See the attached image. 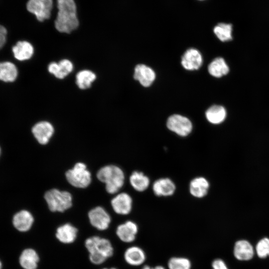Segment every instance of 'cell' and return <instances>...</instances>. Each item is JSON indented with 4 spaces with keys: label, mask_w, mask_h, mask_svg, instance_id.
Wrapping results in <instances>:
<instances>
[{
    "label": "cell",
    "mask_w": 269,
    "mask_h": 269,
    "mask_svg": "<svg viewBox=\"0 0 269 269\" xmlns=\"http://www.w3.org/2000/svg\"><path fill=\"white\" fill-rule=\"evenodd\" d=\"M84 246L88 252L90 262L95 265L105 263L114 254V248L111 241L106 238L93 236L86 239Z\"/></svg>",
    "instance_id": "cell-1"
},
{
    "label": "cell",
    "mask_w": 269,
    "mask_h": 269,
    "mask_svg": "<svg viewBox=\"0 0 269 269\" xmlns=\"http://www.w3.org/2000/svg\"><path fill=\"white\" fill-rule=\"evenodd\" d=\"M98 179L105 183L106 189L110 194L117 193L123 186L125 175L118 166L110 165L102 167L97 173Z\"/></svg>",
    "instance_id": "cell-2"
},
{
    "label": "cell",
    "mask_w": 269,
    "mask_h": 269,
    "mask_svg": "<svg viewBox=\"0 0 269 269\" xmlns=\"http://www.w3.org/2000/svg\"><path fill=\"white\" fill-rule=\"evenodd\" d=\"M44 198L52 212H63L72 205V196L67 191L52 189L45 193Z\"/></svg>",
    "instance_id": "cell-3"
},
{
    "label": "cell",
    "mask_w": 269,
    "mask_h": 269,
    "mask_svg": "<svg viewBox=\"0 0 269 269\" xmlns=\"http://www.w3.org/2000/svg\"><path fill=\"white\" fill-rule=\"evenodd\" d=\"M65 175L68 182L77 188H85L91 181V173L82 162L76 163L72 169L67 171Z\"/></svg>",
    "instance_id": "cell-4"
},
{
    "label": "cell",
    "mask_w": 269,
    "mask_h": 269,
    "mask_svg": "<svg viewBox=\"0 0 269 269\" xmlns=\"http://www.w3.org/2000/svg\"><path fill=\"white\" fill-rule=\"evenodd\" d=\"M56 29L59 32L69 33L79 25L77 11L58 10L54 22Z\"/></svg>",
    "instance_id": "cell-5"
},
{
    "label": "cell",
    "mask_w": 269,
    "mask_h": 269,
    "mask_svg": "<svg viewBox=\"0 0 269 269\" xmlns=\"http://www.w3.org/2000/svg\"><path fill=\"white\" fill-rule=\"evenodd\" d=\"M53 4L52 0H28L26 8L38 20L43 21L50 18Z\"/></svg>",
    "instance_id": "cell-6"
},
{
    "label": "cell",
    "mask_w": 269,
    "mask_h": 269,
    "mask_svg": "<svg viewBox=\"0 0 269 269\" xmlns=\"http://www.w3.org/2000/svg\"><path fill=\"white\" fill-rule=\"evenodd\" d=\"M166 126L170 131L180 136L188 135L192 130L191 121L187 118L177 114L168 118Z\"/></svg>",
    "instance_id": "cell-7"
},
{
    "label": "cell",
    "mask_w": 269,
    "mask_h": 269,
    "mask_svg": "<svg viewBox=\"0 0 269 269\" xmlns=\"http://www.w3.org/2000/svg\"><path fill=\"white\" fill-rule=\"evenodd\" d=\"M88 216L91 225L96 229L104 231L109 228L111 217L103 207L97 206L91 209Z\"/></svg>",
    "instance_id": "cell-8"
},
{
    "label": "cell",
    "mask_w": 269,
    "mask_h": 269,
    "mask_svg": "<svg viewBox=\"0 0 269 269\" xmlns=\"http://www.w3.org/2000/svg\"><path fill=\"white\" fill-rule=\"evenodd\" d=\"M78 229L70 223L59 226L55 234L56 239L61 243L69 245L73 243L77 238Z\"/></svg>",
    "instance_id": "cell-9"
},
{
    "label": "cell",
    "mask_w": 269,
    "mask_h": 269,
    "mask_svg": "<svg viewBox=\"0 0 269 269\" xmlns=\"http://www.w3.org/2000/svg\"><path fill=\"white\" fill-rule=\"evenodd\" d=\"M137 232V225L132 221H127L119 225L116 230L118 238L122 242L126 243L134 241Z\"/></svg>",
    "instance_id": "cell-10"
},
{
    "label": "cell",
    "mask_w": 269,
    "mask_h": 269,
    "mask_svg": "<svg viewBox=\"0 0 269 269\" xmlns=\"http://www.w3.org/2000/svg\"><path fill=\"white\" fill-rule=\"evenodd\" d=\"M32 132L40 144H46L54 133V128L48 122H40L33 127Z\"/></svg>",
    "instance_id": "cell-11"
},
{
    "label": "cell",
    "mask_w": 269,
    "mask_h": 269,
    "mask_svg": "<svg viewBox=\"0 0 269 269\" xmlns=\"http://www.w3.org/2000/svg\"><path fill=\"white\" fill-rule=\"evenodd\" d=\"M111 205L116 213L123 215H127L132 210V199L127 193H121L112 199Z\"/></svg>",
    "instance_id": "cell-12"
},
{
    "label": "cell",
    "mask_w": 269,
    "mask_h": 269,
    "mask_svg": "<svg viewBox=\"0 0 269 269\" xmlns=\"http://www.w3.org/2000/svg\"><path fill=\"white\" fill-rule=\"evenodd\" d=\"M202 58L200 53L196 49L190 48L186 51L181 58V64L186 69H198L201 66Z\"/></svg>",
    "instance_id": "cell-13"
},
{
    "label": "cell",
    "mask_w": 269,
    "mask_h": 269,
    "mask_svg": "<svg viewBox=\"0 0 269 269\" xmlns=\"http://www.w3.org/2000/svg\"><path fill=\"white\" fill-rule=\"evenodd\" d=\"M134 78L138 80L144 87H149L155 78L154 72L149 67L143 64L137 65L134 69Z\"/></svg>",
    "instance_id": "cell-14"
},
{
    "label": "cell",
    "mask_w": 269,
    "mask_h": 269,
    "mask_svg": "<svg viewBox=\"0 0 269 269\" xmlns=\"http://www.w3.org/2000/svg\"><path fill=\"white\" fill-rule=\"evenodd\" d=\"M176 187L174 182L168 178H160L153 184L152 190L158 196H169L173 195Z\"/></svg>",
    "instance_id": "cell-15"
},
{
    "label": "cell",
    "mask_w": 269,
    "mask_h": 269,
    "mask_svg": "<svg viewBox=\"0 0 269 269\" xmlns=\"http://www.w3.org/2000/svg\"><path fill=\"white\" fill-rule=\"evenodd\" d=\"M126 262L132 266L142 265L146 259L143 250L137 246H132L126 249L124 254Z\"/></svg>",
    "instance_id": "cell-16"
},
{
    "label": "cell",
    "mask_w": 269,
    "mask_h": 269,
    "mask_svg": "<svg viewBox=\"0 0 269 269\" xmlns=\"http://www.w3.org/2000/svg\"><path fill=\"white\" fill-rule=\"evenodd\" d=\"M34 222L32 214L26 210L17 213L13 217V224L19 231L26 232L30 230Z\"/></svg>",
    "instance_id": "cell-17"
},
{
    "label": "cell",
    "mask_w": 269,
    "mask_h": 269,
    "mask_svg": "<svg viewBox=\"0 0 269 269\" xmlns=\"http://www.w3.org/2000/svg\"><path fill=\"white\" fill-rule=\"evenodd\" d=\"M19 262L24 269H36L39 262V256L35 250L26 249L21 253Z\"/></svg>",
    "instance_id": "cell-18"
},
{
    "label": "cell",
    "mask_w": 269,
    "mask_h": 269,
    "mask_svg": "<svg viewBox=\"0 0 269 269\" xmlns=\"http://www.w3.org/2000/svg\"><path fill=\"white\" fill-rule=\"evenodd\" d=\"M73 69L72 62L67 59L62 60L59 63L51 62L48 67L49 72L59 79L65 78L72 72Z\"/></svg>",
    "instance_id": "cell-19"
},
{
    "label": "cell",
    "mask_w": 269,
    "mask_h": 269,
    "mask_svg": "<svg viewBox=\"0 0 269 269\" xmlns=\"http://www.w3.org/2000/svg\"><path fill=\"white\" fill-rule=\"evenodd\" d=\"M209 188L208 181L203 177H198L193 179L190 182V194L196 198H202L206 195Z\"/></svg>",
    "instance_id": "cell-20"
},
{
    "label": "cell",
    "mask_w": 269,
    "mask_h": 269,
    "mask_svg": "<svg viewBox=\"0 0 269 269\" xmlns=\"http://www.w3.org/2000/svg\"><path fill=\"white\" fill-rule=\"evenodd\" d=\"M234 253L237 259L247 261L253 258L254 250L249 242L245 240H240L236 243Z\"/></svg>",
    "instance_id": "cell-21"
},
{
    "label": "cell",
    "mask_w": 269,
    "mask_h": 269,
    "mask_svg": "<svg viewBox=\"0 0 269 269\" xmlns=\"http://www.w3.org/2000/svg\"><path fill=\"white\" fill-rule=\"evenodd\" d=\"M12 52L16 59L20 61L30 59L32 56L34 49L32 45L26 41L17 42L12 48Z\"/></svg>",
    "instance_id": "cell-22"
},
{
    "label": "cell",
    "mask_w": 269,
    "mask_h": 269,
    "mask_svg": "<svg viewBox=\"0 0 269 269\" xmlns=\"http://www.w3.org/2000/svg\"><path fill=\"white\" fill-rule=\"evenodd\" d=\"M209 73L213 76L219 78L228 74L229 68L222 57L216 58L209 65Z\"/></svg>",
    "instance_id": "cell-23"
},
{
    "label": "cell",
    "mask_w": 269,
    "mask_h": 269,
    "mask_svg": "<svg viewBox=\"0 0 269 269\" xmlns=\"http://www.w3.org/2000/svg\"><path fill=\"white\" fill-rule=\"evenodd\" d=\"M226 117V110L221 106H212L206 112V119L208 122L213 124L221 123L225 120Z\"/></svg>",
    "instance_id": "cell-24"
},
{
    "label": "cell",
    "mask_w": 269,
    "mask_h": 269,
    "mask_svg": "<svg viewBox=\"0 0 269 269\" xmlns=\"http://www.w3.org/2000/svg\"><path fill=\"white\" fill-rule=\"evenodd\" d=\"M130 182L132 186L139 192L145 190L150 182L149 178L142 172L139 171L132 173L130 177Z\"/></svg>",
    "instance_id": "cell-25"
},
{
    "label": "cell",
    "mask_w": 269,
    "mask_h": 269,
    "mask_svg": "<svg viewBox=\"0 0 269 269\" xmlns=\"http://www.w3.org/2000/svg\"><path fill=\"white\" fill-rule=\"evenodd\" d=\"M17 76L15 66L11 62L0 63V80L4 82H13Z\"/></svg>",
    "instance_id": "cell-26"
},
{
    "label": "cell",
    "mask_w": 269,
    "mask_h": 269,
    "mask_svg": "<svg viewBox=\"0 0 269 269\" xmlns=\"http://www.w3.org/2000/svg\"><path fill=\"white\" fill-rule=\"evenodd\" d=\"M76 83L79 88L86 89L89 88L92 82L96 78V76L93 72L84 70L80 71L76 75Z\"/></svg>",
    "instance_id": "cell-27"
},
{
    "label": "cell",
    "mask_w": 269,
    "mask_h": 269,
    "mask_svg": "<svg viewBox=\"0 0 269 269\" xmlns=\"http://www.w3.org/2000/svg\"><path fill=\"white\" fill-rule=\"evenodd\" d=\"M232 26L230 24L220 23L214 28V32L222 41L232 39Z\"/></svg>",
    "instance_id": "cell-28"
},
{
    "label": "cell",
    "mask_w": 269,
    "mask_h": 269,
    "mask_svg": "<svg viewBox=\"0 0 269 269\" xmlns=\"http://www.w3.org/2000/svg\"><path fill=\"white\" fill-rule=\"evenodd\" d=\"M167 265L169 269H191V267L190 260L184 257H172Z\"/></svg>",
    "instance_id": "cell-29"
},
{
    "label": "cell",
    "mask_w": 269,
    "mask_h": 269,
    "mask_svg": "<svg viewBox=\"0 0 269 269\" xmlns=\"http://www.w3.org/2000/svg\"><path fill=\"white\" fill-rule=\"evenodd\" d=\"M256 251L259 257L265 258L269 256V239L264 238L257 244Z\"/></svg>",
    "instance_id": "cell-30"
},
{
    "label": "cell",
    "mask_w": 269,
    "mask_h": 269,
    "mask_svg": "<svg viewBox=\"0 0 269 269\" xmlns=\"http://www.w3.org/2000/svg\"><path fill=\"white\" fill-rule=\"evenodd\" d=\"M213 269H228L224 262L221 259L215 260L212 264Z\"/></svg>",
    "instance_id": "cell-31"
},
{
    "label": "cell",
    "mask_w": 269,
    "mask_h": 269,
    "mask_svg": "<svg viewBox=\"0 0 269 269\" xmlns=\"http://www.w3.org/2000/svg\"><path fill=\"white\" fill-rule=\"evenodd\" d=\"M7 31L5 28L0 25V49L4 45L6 37Z\"/></svg>",
    "instance_id": "cell-32"
},
{
    "label": "cell",
    "mask_w": 269,
    "mask_h": 269,
    "mask_svg": "<svg viewBox=\"0 0 269 269\" xmlns=\"http://www.w3.org/2000/svg\"><path fill=\"white\" fill-rule=\"evenodd\" d=\"M153 269H165L161 266H157L153 268Z\"/></svg>",
    "instance_id": "cell-33"
},
{
    "label": "cell",
    "mask_w": 269,
    "mask_h": 269,
    "mask_svg": "<svg viewBox=\"0 0 269 269\" xmlns=\"http://www.w3.org/2000/svg\"><path fill=\"white\" fill-rule=\"evenodd\" d=\"M141 269H153L152 268L147 265L144 266Z\"/></svg>",
    "instance_id": "cell-34"
},
{
    "label": "cell",
    "mask_w": 269,
    "mask_h": 269,
    "mask_svg": "<svg viewBox=\"0 0 269 269\" xmlns=\"http://www.w3.org/2000/svg\"><path fill=\"white\" fill-rule=\"evenodd\" d=\"M116 269V268H114V267H112V268H103V269Z\"/></svg>",
    "instance_id": "cell-35"
},
{
    "label": "cell",
    "mask_w": 269,
    "mask_h": 269,
    "mask_svg": "<svg viewBox=\"0 0 269 269\" xmlns=\"http://www.w3.org/2000/svg\"><path fill=\"white\" fill-rule=\"evenodd\" d=\"M1 269V262L0 261V269Z\"/></svg>",
    "instance_id": "cell-36"
},
{
    "label": "cell",
    "mask_w": 269,
    "mask_h": 269,
    "mask_svg": "<svg viewBox=\"0 0 269 269\" xmlns=\"http://www.w3.org/2000/svg\"></svg>",
    "instance_id": "cell-37"
},
{
    "label": "cell",
    "mask_w": 269,
    "mask_h": 269,
    "mask_svg": "<svg viewBox=\"0 0 269 269\" xmlns=\"http://www.w3.org/2000/svg\"></svg>",
    "instance_id": "cell-38"
}]
</instances>
